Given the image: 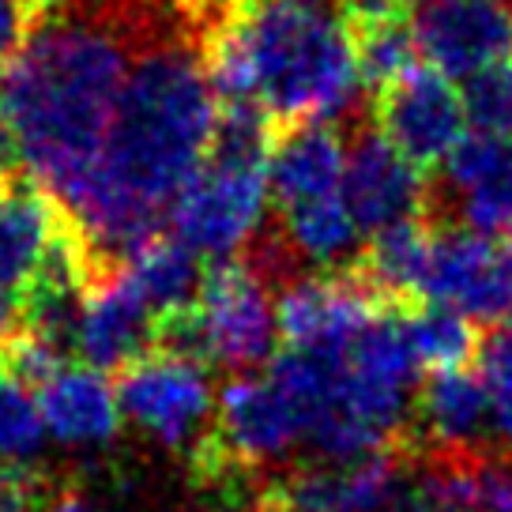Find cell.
Segmentation results:
<instances>
[{
	"label": "cell",
	"mask_w": 512,
	"mask_h": 512,
	"mask_svg": "<svg viewBox=\"0 0 512 512\" xmlns=\"http://www.w3.org/2000/svg\"><path fill=\"white\" fill-rule=\"evenodd\" d=\"M422 433L411 430V441L441 452H486L494 445V403L490 388L471 369H441L430 373L415 400Z\"/></svg>",
	"instance_id": "15"
},
{
	"label": "cell",
	"mask_w": 512,
	"mask_h": 512,
	"mask_svg": "<svg viewBox=\"0 0 512 512\" xmlns=\"http://www.w3.org/2000/svg\"><path fill=\"white\" fill-rule=\"evenodd\" d=\"M121 275L155 313V328L177 313H189L208 279V272L200 268V253H192L181 238L166 234H155L147 245H140L121 264Z\"/></svg>",
	"instance_id": "19"
},
{
	"label": "cell",
	"mask_w": 512,
	"mask_h": 512,
	"mask_svg": "<svg viewBox=\"0 0 512 512\" xmlns=\"http://www.w3.org/2000/svg\"><path fill=\"white\" fill-rule=\"evenodd\" d=\"M422 61L448 80L512 61V8L505 0H422L415 8Z\"/></svg>",
	"instance_id": "10"
},
{
	"label": "cell",
	"mask_w": 512,
	"mask_h": 512,
	"mask_svg": "<svg viewBox=\"0 0 512 512\" xmlns=\"http://www.w3.org/2000/svg\"><path fill=\"white\" fill-rule=\"evenodd\" d=\"M12 159V140H8V128H4V121H0V162Z\"/></svg>",
	"instance_id": "32"
},
{
	"label": "cell",
	"mask_w": 512,
	"mask_h": 512,
	"mask_svg": "<svg viewBox=\"0 0 512 512\" xmlns=\"http://www.w3.org/2000/svg\"><path fill=\"white\" fill-rule=\"evenodd\" d=\"M482 381L490 388L494 403V426L497 437L512 445V313L497 320V328L482 339Z\"/></svg>",
	"instance_id": "26"
},
{
	"label": "cell",
	"mask_w": 512,
	"mask_h": 512,
	"mask_svg": "<svg viewBox=\"0 0 512 512\" xmlns=\"http://www.w3.org/2000/svg\"><path fill=\"white\" fill-rule=\"evenodd\" d=\"M347 144L332 121H298L272 147V196L279 208L343 192Z\"/></svg>",
	"instance_id": "18"
},
{
	"label": "cell",
	"mask_w": 512,
	"mask_h": 512,
	"mask_svg": "<svg viewBox=\"0 0 512 512\" xmlns=\"http://www.w3.org/2000/svg\"><path fill=\"white\" fill-rule=\"evenodd\" d=\"M19 328V305L12 302V294H0V343Z\"/></svg>",
	"instance_id": "31"
},
{
	"label": "cell",
	"mask_w": 512,
	"mask_h": 512,
	"mask_svg": "<svg viewBox=\"0 0 512 512\" xmlns=\"http://www.w3.org/2000/svg\"><path fill=\"white\" fill-rule=\"evenodd\" d=\"M464 110L471 132L512 136V61L482 68L479 76L464 80Z\"/></svg>",
	"instance_id": "25"
},
{
	"label": "cell",
	"mask_w": 512,
	"mask_h": 512,
	"mask_svg": "<svg viewBox=\"0 0 512 512\" xmlns=\"http://www.w3.org/2000/svg\"><path fill=\"white\" fill-rule=\"evenodd\" d=\"M403 328L411 339L418 366L433 369H467V362L482 351V336L475 332V320L448 309V305H407L403 309Z\"/></svg>",
	"instance_id": "22"
},
{
	"label": "cell",
	"mask_w": 512,
	"mask_h": 512,
	"mask_svg": "<svg viewBox=\"0 0 512 512\" xmlns=\"http://www.w3.org/2000/svg\"><path fill=\"white\" fill-rule=\"evenodd\" d=\"M0 185H4V177H0Z\"/></svg>",
	"instance_id": "34"
},
{
	"label": "cell",
	"mask_w": 512,
	"mask_h": 512,
	"mask_svg": "<svg viewBox=\"0 0 512 512\" xmlns=\"http://www.w3.org/2000/svg\"><path fill=\"white\" fill-rule=\"evenodd\" d=\"M208 68L219 102H253L290 125H336L366 87L339 0H230Z\"/></svg>",
	"instance_id": "3"
},
{
	"label": "cell",
	"mask_w": 512,
	"mask_h": 512,
	"mask_svg": "<svg viewBox=\"0 0 512 512\" xmlns=\"http://www.w3.org/2000/svg\"><path fill=\"white\" fill-rule=\"evenodd\" d=\"M505 4H509V8H512V0H505Z\"/></svg>",
	"instance_id": "33"
},
{
	"label": "cell",
	"mask_w": 512,
	"mask_h": 512,
	"mask_svg": "<svg viewBox=\"0 0 512 512\" xmlns=\"http://www.w3.org/2000/svg\"><path fill=\"white\" fill-rule=\"evenodd\" d=\"M411 441L362 460L290 464L260 482L253 512H384L407 482Z\"/></svg>",
	"instance_id": "6"
},
{
	"label": "cell",
	"mask_w": 512,
	"mask_h": 512,
	"mask_svg": "<svg viewBox=\"0 0 512 512\" xmlns=\"http://www.w3.org/2000/svg\"><path fill=\"white\" fill-rule=\"evenodd\" d=\"M42 407L27 392V384L0 373V464H31L46 441Z\"/></svg>",
	"instance_id": "24"
},
{
	"label": "cell",
	"mask_w": 512,
	"mask_h": 512,
	"mask_svg": "<svg viewBox=\"0 0 512 512\" xmlns=\"http://www.w3.org/2000/svg\"><path fill=\"white\" fill-rule=\"evenodd\" d=\"M448 305L479 324L512 313V241L475 234L467 226L433 230L430 264L418 305Z\"/></svg>",
	"instance_id": "9"
},
{
	"label": "cell",
	"mask_w": 512,
	"mask_h": 512,
	"mask_svg": "<svg viewBox=\"0 0 512 512\" xmlns=\"http://www.w3.org/2000/svg\"><path fill=\"white\" fill-rule=\"evenodd\" d=\"M272 147L268 113L253 102H223L208 159L170 211L174 238L211 260L253 245L272 196Z\"/></svg>",
	"instance_id": "4"
},
{
	"label": "cell",
	"mask_w": 512,
	"mask_h": 512,
	"mask_svg": "<svg viewBox=\"0 0 512 512\" xmlns=\"http://www.w3.org/2000/svg\"><path fill=\"white\" fill-rule=\"evenodd\" d=\"M388 305L366 275L347 268L339 275H294L279 287L275 317L290 351L347 354L358 332Z\"/></svg>",
	"instance_id": "8"
},
{
	"label": "cell",
	"mask_w": 512,
	"mask_h": 512,
	"mask_svg": "<svg viewBox=\"0 0 512 512\" xmlns=\"http://www.w3.org/2000/svg\"><path fill=\"white\" fill-rule=\"evenodd\" d=\"M430 249H433V230L422 219L388 226L381 234H373L362 264H358V272L377 287V294H381L384 302L407 309V305H418L426 264H430Z\"/></svg>",
	"instance_id": "21"
},
{
	"label": "cell",
	"mask_w": 512,
	"mask_h": 512,
	"mask_svg": "<svg viewBox=\"0 0 512 512\" xmlns=\"http://www.w3.org/2000/svg\"><path fill=\"white\" fill-rule=\"evenodd\" d=\"M136 19L117 0H42L0 72V121L34 185L68 208L91 177L136 64Z\"/></svg>",
	"instance_id": "2"
},
{
	"label": "cell",
	"mask_w": 512,
	"mask_h": 512,
	"mask_svg": "<svg viewBox=\"0 0 512 512\" xmlns=\"http://www.w3.org/2000/svg\"><path fill=\"white\" fill-rule=\"evenodd\" d=\"M343 200L362 234H381L388 226L422 219L433 196L422 166L407 159L381 128H369L347 147Z\"/></svg>",
	"instance_id": "12"
},
{
	"label": "cell",
	"mask_w": 512,
	"mask_h": 512,
	"mask_svg": "<svg viewBox=\"0 0 512 512\" xmlns=\"http://www.w3.org/2000/svg\"><path fill=\"white\" fill-rule=\"evenodd\" d=\"M219 106L208 57L189 42L136 57L95 170L61 208L95 260L98 283L170 223L181 189L208 159Z\"/></svg>",
	"instance_id": "1"
},
{
	"label": "cell",
	"mask_w": 512,
	"mask_h": 512,
	"mask_svg": "<svg viewBox=\"0 0 512 512\" xmlns=\"http://www.w3.org/2000/svg\"><path fill=\"white\" fill-rule=\"evenodd\" d=\"M279 241L287 245L294 260H305L313 268H339L347 272L351 260L358 256V241H362V226L354 223L351 208L339 196L328 200H309V204H294V208H279Z\"/></svg>",
	"instance_id": "20"
},
{
	"label": "cell",
	"mask_w": 512,
	"mask_h": 512,
	"mask_svg": "<svg viewBox=\"0 0 512 512\" xmlns=\"http://www.w3.org/2000/svg\"><path fill=\"white\" fill-rule=\"evenodd\" d=\"M347 19H354L358 27L369 23H384V19H400L407 12V0H339Z\"/></svg>",
	"instance_id": "29"
},
{
	"label": "cell",
	"mask_w": 512,
	"mask_h": 512,
	"mask_svg": "<svg viewBox=\"0 0 512 512\" xmlns=\"http://www.w3.org/2000/svg\"><path fill=\"white\" fill-rule=\"evenodd\" d=\"M418 61H422V49H418L415 27H407L403 19L369 23L358 34V68H362V80L377 91L400 83L407 72H415Z\"/></svg>",
	"instance_id": "23"
},
{
	"label": "cell",
	"mask_w": 512,
	"mask_h": 512,
	"mask_svg": "<svg viewBox=\"0 0 512 512\" xmlns=\"http://www.w3.org/2000/svg\"><path fill=\"white\" fill-rule=\"evenodd\" d=\"M151 347H155V313L117 268L87 294L72 351L91 369L121 373Z\"/></svg>",
	"instance_id": "14"
},
{
	"label": "cell",
	"mask_w": 512,
	"mask_h": 512,
	"mask_svg": "<svg viewBox=\"0 0 512 512\" xmlns=\"http://www.w3.org/2000/svg\"><path fill=\"white\" fill-rule=\"evenodd\" d=\"M117 400L125 418L162 448L192 452L196 441L211 430L215 392L200 362L174 351L140 354L132 366L117 373Z\"/></svg>",
	"instance_id": "7"
},
{
	"label": "cell",
	"mask_w": 512,
	"mask_h": 512,
	"mask_svg": "<svg viewBox=\"0 0 512 512\" xmlns=\"http://www.w3.org/2000/svg\"><path fill=\"white\" fill-rule=\"evenodd\" d=\"M64 230V211L34 181L0 185V294H23Z\"/></svg>",
	"instance_id": "16"
},
{
	"label": "cell",
	"mask_w": 512,
	"mask_h": 512,
	"mask_svg": "<svg viewBox=\"0 0 512 512\" xmlns=\"http://www.w3.org/2000/svg\"><path fill=\"white\" fill-rule=\"evenodd\" d=\"M34 479L16 464H0V512H31Z\"/></svg>",
	"instance_id": "28"
},
{
	"label": "cell",
	"mask_w": 512,
	"mask_h": 512,
	"mask_svg": "<svg viewBox=\"0 0 512 512\" xmlns=\"http://www.w3.org/2000/svg\"><path fill=\"white\" fill-rule=\"evenodd\" d=\"M272 283L249 260H219L204 279V290L189 313L162 320L155 347L192 358L200 366L249 373L272 362L279 317Z\"/></svg>",
	"instance_id": "5"
},
{
	"label": "cell",
	"mask_w": 512,
	"mask_h": 512,
	"mask_svg": "<svg viewBox=\"0 0 512 512\" xmlns=\"http://www.w3.org/2000/svg\"><path fill=\"white\" fill-rule=\"evenodd\" d=\"M433 204L452 211L456 226L486 238L512 230V136L467 132L441 162Z\"/></svg>",
	"instance_id": "13"
},
{
	"label": "cell",
	"mask_w": 512,
	"mask_h": 512,
	"mask_svg": "<svg viewBox=\"0 0 512 512\" xmlns=\"http://www.w3.org/2000/svg\"><path fill=\"white\" fill-rule=\"evenodd\" d=\"M377 128L415 166H441L467 136L464 95L430 64H418L377 98Z\"/></svg>",
	"instance_id": "11"
},
{
	"label": "cell",
	"mask_w": 512,
	"mask_h": 512,
	"mask_svg": "<svg viewBox=\"0 0 512 512\" xmlns=\"http://www.w3.org/2000/svg\"><path fill=\"white\" fill-rule=\"evenodd\" d=\"M38 407L46 418V430L72 448L110 445L121 430V400L102 369L61 366L38 388Z\"/></svg>",
	"instance_id": "17"
},
{
	"label": "cell",
	"mask_w": 512,
	"mask_h": 512,
	"mask_svg": "<svg viewBox=\"0 0 512 512\" xmlns=\"http://www.w3.org/2000/svg\"><path fill=\"white\" fill-rule=\"evenodd\" d=\"M38 12H42V0H0V72L23 53L38 23L34 19Z\"/></svg>",
	"instance_id": "27"
},
{
	"label": "cell",
	"mask_w": 512,
	"mask_h": 512,
	"mask_svg": "<svg viewBox=\"0 0 512 512\" xmlns=\"http://www.w3.org/2000/svg\"><path fill=\"white\" fill-rule=\"evenodd\" d=\"M42 512H113V509H106L102 501H95V497H87V494H61V497H53Z\"/></svg>",
	"instance_id": "30"
}]
</instances>
